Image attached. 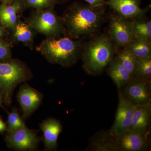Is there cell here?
Instances as JSON below:
<instances>
[{
  "mask_svg": "<svg viewBox=\"0 0 151 151\" xmlns=\"http://www.w3.org/2000/svg\"><path fill=\"white\" fill-rule=\"evenodd\" d=\"M65 1L68 0H63ZM85 1L87 4L94 6H106V1L107 0H83Z\"/></svg>",
  "mask_w": 151,
  "mask_h": 151,
  "instance_id": "484cf974",
  "label": "cell"
},
{
  "mask_svg": "<svg viewBox=\"0 0 151 151\" xmlns=\"http://www.w3.org/2000/svg\"><path fill=\"white\" fill-rule=\"evenodd\" d=\"M24 120L20 116L16 108H13L8 113L6 122L7 133H9L19 129L25 126Z\"/></svg>",
  "mask_w": 151,
  "mask_h": 151,
  "instance_id": "7402d4cb",
  "label": "cell"
},
{
  "mask_svg": "<svg viewBox=\"0 0 151 151\" xmlns=\"http://www.w3.org/2000/svg\"><path fill=\"white\" fill-rule=\"evenodd\" d=\"M134 37L142 38L151 41V20L146 17L131 20Z\"/></svg>",
  "mask_w": 151,
  "mask_h": 151,
  "instance_id": "d6986e66",
  "label": "cell"
},
{
  "mask_svg": "<svg viewBox=\"0 0 151 151\" xmlns=\"http://www.w3.org/2000/svg\"><path fill=\"white\" fill-rule=\"evenodd\" d=\"M151 103L135 106L129 129L146 132L150 131Z\"/></svg>",
  "mask_w": 151,
  "mask_h": 151,
  "instance_id": "9a60e30c",
  "label": "cell"
},
{
  "mask_svg": "<svg viewBox=\"0 0 151 151\" xmlns=\"http://www.w3.org/2000/svg\"><path fill=\"white\" fill-rule=\"evenodd\" d=\"M137 71L134 77L149 79L151 76V57L139 60Z\"/></svg>",
  "mask_w": 151,
  "mask_h": 151,
  "instance_id": "603a6c76",
  "label": "cell"
},
{
  "mask_svg": "<svg viewBox=\"0 0 151 151\" xmlns=\"http://www.w3.org/2000/svg\"><path fill=\"white\" fill-rule=\"evenodd\" d=\"M29 26L38 32L54 37L65 32L61 18L51 9L40 11L30 20Z\"/></svg>",
  "mask_w": 151,
  "mask_h": 151,
  "instance_id": "5b68a950",
  "label": "cell"
},
{
  "mask_svg": "<svg viewBox=\"0 0 151 151\" xmlns=\"http://www.w3.org/2000/svg\"><path fill=\"white\" fill-rule=\"evenodd\" d=\"M105 6L80 3L70 6L61 18L68 37L76 39L97 35L106 18Z\"/></svg>",
  "mask_w": 151,
  "mask_h": 151,
  "instance_id": "6da1fadb",
  "label": "cell"
},
{
  "mask_svg": "<svg viewBox=\"0 0 151 151\" xmlns=\"http://www.w3.org/2000/svg\"><path fill=\"white\" fill-rule=\"evenodd\" d=\"M3 98L2 95L1 93V92H0V106L2 107V108H4L3 106Z\"/></svg>",
  "mask_w": 151,
  "mask_h": 151,
  "instance_id": "f1b7e54d",
  "label": "cell"
},
{
  "mask_svg": "<svg viewBox=\"0 0 151 151\" xmlns=\"http://www.w3.org/2000/svg\"><path fill=\"white\" fill-rule=\"evenodd\" d=\"M40 141L37 131L30 129L26 125L19 129L7 133L5 138L7 146L16 151L35 150Z\"/></svg>",
  "mask_w": 151,
  "mask_h": 151,
  "instance_id": "52a82bcc",
  "label": "cell"
},
{
  "mask_svg": "<svg viewBox=\"0 0 151 151\" xmlns=\"http://www.w3.org/2000/svg\"><path fill=\"white\" fill-rule=\"evenodd\" d=\"M105 4L114 13L129 20L146 17L151 8L149 5L142 9L140 0H107Z\"/></svg>",
  "mask_w": 151,
  "mask_h": 151,
  "instance_id": "8fae6325",
  "label": "cell"
},
{
  "mask_svg": "<svg viewBox=\"0 0 151 151\" xmlns=\"http://www.w3.org/2000/svg\"><path fill=\"white\" fill-rule=\"evenodd\" d=\"M85 151H118L116 137L109 130H101L90 138Z\"/></svg>",
  "mask_w": 151,
  "mask_h": 151,
  "instance_id": "5bb4252c",
  "label": "cell"
},
{
  "mask_svg": "<svg viewBox=\"0 0 151 151\" xmlns=\"http://www.w3.org/2000/svg\"><path fill=\"white\" fill-rule=\"evenodd\" d=\"M138 60L151 57V41L134 37L125 47Z\"/></svg>",
  "mask_w": 151,
  "mask_h": 151,
  "instance_id": "ac0fdd59",
  "label": "cell"
},
{
  "mask_svg": "<svg viewBox=\"0 0 151 151\" xmlns=\"http://www.w3.org/2000/svg\"><path fill=\"white\" fill-rule=\"evenodd\" d=\"M6 124L0 118V133H2L6 131Z\"/></svg>",
  "mask_w": 151,
  "mask_h": 151,
  "instance_id": "4316f807",
  "label": "cell"
},
{
  "mask_svg": "<svg viewBox=\"0 0 151 151\" xmlns=\"http://www.w3.org/2000/svg\"><path fill=\"white\" fill-rule=\"evenodd\" d=\"M15 0H1L4 4H11Z\"/></svg>",
  "mask_w": 151,
  "mask_h": 151,
  "instance_id": "83f0119b",
  "label": "cell"
},
{
  "mask_svg": "<svg viewBox=\"0 0 151 151\" xmlns=\"http://www.w3.org/2000/svg\"><path fill=\"white\" fill-rule=\"evenodd\" d=\"M119 89L124 97L135 106L151 102V78L134 77Z\"/></svg>",
  "mask_w": 151,
  "mask_h": 151,
  "instance_id": "8992f818",
  "label": "cell"
},
{
  "mask_svg": "<svg viewBox=\"0 0 151 151\" xmlns=\"http://www.w3.org/2000/svg\"><path fill=\"white\" fill-rule=\"evenodd\" d=\"M17 98L22 110V118L25 121L30 117L40 106L43 95L29 84L25 83L20 87Z\"/></svg>",
  "mask_w": 151,
  "mask_h": 151,
  "instance_id": "7c38bea8",
  "label": "cell"
},
{
  "mask_svg": "<svg viewBox=\"0 0 151 151\" xmlns=\"http://www.w3.org/2000/svg\"><path fill=\"white\" fill-rule=\"evenodd\" d=\"M117 47L109 36L96 35L83 45L81 58L85 71L91 75H99L108 67L115 55Z\"/></svg>",
  "mask_w": 151,
  "mask_h": 151,
  "instance_id": "7a4b0ae2",
  "label": "cell"
},
{
  "mask_svg": "<svg viewBox=\"0 0 151 151\" xmlns=\"http://www.w3.org/2000/svg\"><path fill=\"white\" fill-rule=\"evenodd\" d=\"M14 37L17 40L23 42L30 41L33 34L31 27L21 22H17L14 27Z\"/></svg>",
  "mask_w": 151,
  "mask_h": 151,
  "instance_id": "44dd1931",
  "label": "cell"
},
{
  "mask_svg": "<svg viewBox=\"0 0 151 151\" xmlns=\"http://www.w3.org/2000/svg\"><path fill=\"white\" fill-rule=\"evenodd\" d=\"M108 36L117 47H125L134 38L131 20L112 14L109 18Z\"/></svg>",
  "mask_w": 151,
  "mask_h": 151,
  "instance_id": "ba28073f",
  "label": "cell"
},
{
  "mask_svg": "<svg viewBox=\"0 0 151 151\" xmlns=\"http://www.w3.org/2000/svg\"><path fill=\"white\" fill-rule=\"evenodd\" d=\"M31 78L29 70L21 61L10 60L0 62V92L5 106L9 107L11 105L17 86Z\"/></svg>",
  "mask_w": 151,
  "mask_h": 151,
  "instance_id": "277c9868",
  "label": "cell"
},
{
  "mask_svg": "<svg viewBox=\"0 0 151 151\" xmlns=\"http://www.w3.org/2000/svg\"><path fill=\"white\" fill-rule=\"evenodd\" d=\"M11 52L8 44L0 39V62L10 60Z\"/></svg>",
  "mask_w": 151,
  "mask_h": 151,
  "instance_id": "d4e9b609",
  "label": "cell"
},
{
  "mask_svg": "<svg viewBox=\"0 0 151 151\" xmlns=\"http://www.w3.org/2000/svg\"><path fill=\"white\" fill-rule=\"evenodd\" d=\"M57 0H24L27 7L37 9L39 10L51 6Z\"/></svg>",
  "mask_w": 151,
  "mask_h": 151,
  "instance_id": "cb8c5ba5",
  "label": "cell"
},
{
  "mask_svg": "<svg viewBox=\"0 0 151 151\" xmlns=\"http://www.w3.org/2000/svg\"><path fill=\"white\" fill-rule=\"evenodd\" d=\"M4 30L1 26L0 25V37L4 35Z\"/></svg>",
  "mask_w": 151,
  "mask_h": 151,
  "instance_id": "f546056e",
  "label": "cell"
},
{
  "mask_svg": "<svg viewBox=\"0 0 151 151\" xmlns=\"http://www.w3.org/2000/svg\"><path fill=\"white\" fill-rule=\"evenodd\" d=\"M119 103L115 121L109 131L117 137L129 129L135 106L126 99L119 89Z\"/></svg>",
  "mask_w": 151,
  "mask_h": 151,
  "instance_id": "30bf717a",
  "label": "cell"
},
{
  "mask_svg": "<svg viewBox=\"0 0 151 151\" xmlns=\"http://www.w3.org/2000/svg\"><path fill=\"white\" fill-rule=\"evenodd\" d=\"M116 56L129 71L132 78L134 77L139 66V60L125 47L118 51Z\"/></svg>",
  "mask_w": 151,
  "mask_h": 151,
  "instance_id": "ffe728a7",
  "label": "cell"
},
{
  "mask_svg": "<svg viewBox=\"0 0 151 151\" xmlns=\"http://www.w3.org/2000/svg\"><path fill=\"white\" fill-rule=\"evenodd\" d=\"M20 0H15L11 4L0 5V23L4 27L14 29L17 22V13L20 10Z\"/></svg>",
  "mask_w": 151,
  "mask_h": 151,
  "instance_id": "e0dca14e",
  "label": "cell"
},
{
  "mask_svg": "<svg viewBox=\"0 0 151 151\" xmlns=\"http://www.w3.org/2000/svg\"><path fill=\"white\" fill-rule=\"evenodd\" d=\"M40 127L43 132L45 150H55L57 147L58 136L63 129L61 123L57 119L49 118L42 122Z\"/></svg>",
  "mask_w": 151,
  "mask_h": 151,
  "instance_id": "4fadbf2b",
  "label": "cell"
},
{
  "mask_svg": "<svg viewBox=\"0 0 151 151\" xmlns=\"http://www.w3.org/2000/svg\"><path fill=\"white\" fill-rule=\"evenodd\" d=\"M150 131L129 129L116 137L118 151H145L150 147Z\"/></svg>",
  "mask_w": 151,
  "mask_h": 151,
  "instance_id": "9c48e42d",
  "label": "cell"
},
{
  "mask_svg": "<svg viewBox=\"0 0 151 151\" xmlns=\"http://www.w3.org/2000/svg\"><path fill=\"white\" fill-rule=\"evenodd\" d=\"M83 45L81 41L73 40L68 37L58 39L49 37L37 47V50L50 63L69 67L81 58Z\"/></svg>",
  "mask_w": 151,
  "mask_h": 151,
  "instance_id": "3957f363",
  "label": "cell"
},
{
  "mask_svg": "<svg viewBox=\"0 0 151 151\" xmlns=\"http://www.w3.org/2000/svg\"><path fill=\"white\" fill-rule=\"evenodd\" d=\"M107 68L108 75L118 89L122 88L132 78L129 71L122 65L117 56L113 58Z\"/></svg>",
  "mask_w": 151,
  "mask_h": 151,
  "instance_id": "2e32d148",
  "label": "cell"
}]
</instances>
